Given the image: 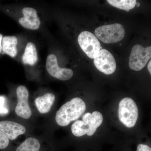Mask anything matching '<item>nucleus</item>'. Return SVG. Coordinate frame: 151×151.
Instances as JSON below:
<instances>
[{
  "label": "nucleus",
  "instance_id": "19",
  "mask_svg": "<svg viewBox=\"0 0 151 151\" xmlns=\"http://www.w3.org/2000/svg\"><path fill=\"white\" fill-rule=\"evenodd\" d=\"M137 151H151V148L147 145L139 144L137 146Z\"/></svg>",
  "mask_w": 151,
  "mask_h": 151
},
{
  "label": "nucleus",
  "instance_id": "5",
  "mask_svg": "<svg viewBox=\"0 0 151 151\" xmlns=\"http://www.w3.org/2000/svg\"><path fill=\"white\" fill-rule=\"evenodd\" d=\"M151 58V46L143 47L136 45L132 47L129 60V66L132 70L139 71L145 67Z\"/></svg>",
  "mask_w": 151,
  "mask_h": 151
},
{
  "label": "nucleus",
  "instance_id": "11",
  "mask_svg": "<svg viewBox=\"0 0 151 151\" xmlns=\"http://www.w3.org/2000/svg\"><path fill=\"white\" fill-rule=\"evenodd\" d=\"M0 130L11 140L16 139L19 135L24 134L26 131L22 125L8 121L0 122Z\"/></svg>",
  "mask_w": 151,
  "mask_h": 151
},
{
  "label": "nucleus",
  "instance_id": "3",
  "mask_svg": "<svg viewBox=\"0 0 151 151\" xmlns=\"http://www.w3.org/2000/svg\"><path fill=\"white\" fill-rule=\"evenodd\" d=\"M119 118L120 122L128 128L134 127L139 116L137 104L132 98L125 97L119 104Z\"/></svg>",
  "mask_w": 151,
  "mask_h": 151
},
{
  "label": "nucleus",
  "instance_id": "21",
  "mask_svg": "<svg viewBox=\"0 0 151 151\" xmlns=\"http://www.w3.org/2000/svg\"><path fill=\"white\" fill-rule=\"evenodd\" d=\"M147 68L149 72H150L151 75V60L149 62L148 64Z\"/></svg>",
  "mask_w": 151,
  "mask_h": 151
},
{
  "label": "nucleus",
  "instance_id": "10",
  "mask_svg": "<svg viewBox=\"0 0 151 151\" xmlns=\"http://www.w3.org/2000/svg\"><path fill=\"white\" fill-rule=\"evenodd\" d=\"M23 16L19 19V24L27 29L35 30L40 27V19L38 16L37 12L31 7H25L22 10Z\"/></svg>",
  "mask_w": 151,
  "mask_h": 151
},
{
  "label": "nucleus",
  "instance_id": "22",
  "mask_svg": "<svg viewBox=\"0 0 151 151\" xmlns=\"http://www.w3.org/2000/svg\"><path fill=\"white\" fill-rule=\"evenodd\" d=\"M136 5H137V7L139 6H140L139 3H137V4H136Z\"/></svg>",
  "mask_w": 151,
  "mask_h": 151
},
{
  "label": "nucleus",
  "instance_id": "9",
  "mask_svg": "<svg viewBox=\"0 0 151 151\" xmlns=\"http://www.w3.org/2000/svg\"><path fill=\"white\" fill-rule=\"evenodd\" d=\"M18 103L15 111L19 117L24 119L30 118L32 113L28 103L29 92L24 86H19L17 89Z\"/></svg>",
  "mask_w": 151,
  "mask_h": 151
},
{
  "label": "nucleus",
  "instance_id": "8",
  "mask_svg": "<svg viewBox=\"0 0 151 151\" xmlns=\"http://www.w3.org/2000/svg\"><path fill=\"white\" fill-rule=\"evenodd\" d=\"M46 68L51 76L62 81L69 80L73 76L71 69L59 67L57 58L54 54H50L47 58Z\"/></svg>",
  "mask_w": 151,
  "mask_h": 151
},
{
  "label": "nucleus",
  "instance_id": "17",
  "mask_svg": "<svg viewBox=\"0 0 151 151\" xmlns=\"http://www.w3.org/2000/svg\"><path fill=\"white\" fill-rule=\"evenodd\" d=\"M9 113V108L6 98L5 96H0V116H5Z\"/></svg>",
  "mask_w": 151,
  "mask_h": 151
},
{
  "label": "nucleus",
  "instance_id": "16",
  "mask_svg": "<svg viewBox=\"0 0 151 151\" xmlns=\"http://www.w3.org/2000/svg\"><path fill=\"white\" fill-rule=\"evenodd\" d=\"M107 2L111 6L127 12L134 8L137 4L136 0H108Z\"/></svg>",
  "mask_w": 151,
  "mask_h": 151
},
{
  "label": "nucleus",
  "instance_id": "13",
  "mask_svg": "<svg viewBox=\"0 0 151 151\" xmlns=\"http://www.w3.org/2000/svg\"><path fill=\"white\" fill-rule=\"evenodd\" d=\"M17 39L14 36L4 37L2 40L3 52L11 57H15L17 54Z\"/></svg>",
  "mask_w": 151,
  "mask_h": 151
},
{
  "label": "nucleus",
  "instance_id": "2",
  "mask_svg": "<svg viewBox=\"0 0 151 151\" xmlns=\"http://www.w3.org/2000/svg\"><path fill=\"white\" fill-rule=\"evenodd\" d=\"M103 122V115L100 112L94 111L92 114L87 113L82 116V121L77 120L72 124L71 132L76 137H82L86 134L92 136Z\"/></svg>",
  "mask_w": 151,
  "mask_h": 151
},
{
  "label": "nucleus",
  "instance_id": "1",
  "mask_svg": "<svg viewBox=\"0 0 151 151\" xmlns=\"http://www.w3.org/2000/svg\"><path fill=\"white\" fill-rule=\"evenodd\" d=\"M86 109L84 101L79 97H75L63 105L56 112L55 121L60 126L66 127L79 119Z\"/></svg>",
  "mask_w": 151,
  "mask_h": 151
},
{
  "label": "nucleus",
  "instance_id": "6",
  "mask_svg": "<svg viewBox=\"0 0 151 151\" xmlns=\"http://www.w3.org/2000/svg\"><path fill=\"white\" fill-rule=\"evenodd\" d=\"M78 44L89 58L94 59L99 54L102 47L99 41L92 33L83 31L78 35Z\"/></svg>",
  "mask_w": 151,
  "mask_h": 151
},
{
  "label": "nucleus",
  "instance_id": "4",
  "mask_svg": "<svg viewBox=\"0 0 151 151\" xmlns=\"http://www.w3.org/2000/svg\"><path fill=\"white\" fill-rule=\"evenodd\" d=\"M94 33L98 39L107 44L119 42L125 36L124 27L118 23L99 27L95 29Z\"/></svg>",
  "mask_w": 151,
  "mask_h": 151
},
{
  "label": "nucleus",
  "instance_id": "15",
  "mask_svg": "<svg viewBox=\"0 0 151 151\" xmlns=\"http://www.w3.org/2000/svg\"><path fill=\"white\" fill-rule=\"evenodd\" d=\"M41 145L37 139L27 138L17 148L16 151H40Z\"/></svg>",
  "mask_w": 151,
  "mask_h": 151
},
{
  "label": "nucleus",
  "instance_id": "12",
  "mask_svg": "<svg viewBox=\"0 0 151 151\" xmlns=\"http://www.w3.org/2000/svg\"><path fill=\"white\" fill-rule=\"evenodd\" d=\"M55 100V96L51 93H47L43 96L37 97L35 100V104L38 110L42 114L48 113Z\"/></svg>",
  "mask_w": 151,
  "mask_h": 151
},
{
  "label": "nucleus",
  "instance_id": "7",
  "mask_svg": "<svg viewBox=\"0 0 151 151\" xmlns=\"http://www.w3.org/2000/svg\"><path fill=\"white\" fill-rule=\"evenodd\" d=\"M95 67L98 70L107 75H110L115 72L116 63L113 55L108 50L102 49L99 54L94 59Z\"/></svg>",
  "mask_w": 151,
  "mask_h": 151
},
{
  "label": "nucleus",
  "instance_id": "18",
  "mask_svg": "<svg viewBox=\"0 0 151 151\" xmlns=\"http://www.w3.org/2000/svg\"><path fill=\"white\" fill-rule=\"evenodd\" d=\"M9 140L7 137L0 130V150H5L8 147Z\"/></svg>",
  "mask_w": 151,
  "mask_h": 151
},
{
  "label": "nucleus",
  "instance_id": "20",
  "mask_svg": "<svg viewBox=\"0 0 151 151\" xmlns=\"http://www.w3.org/2000/svg\"><path fill=\"white\" fill-rule=\"evenodd\" d=\"M3 35L0 34V53L1 52L2 50V40Z\"/></svg>",
  "mask_w": 151,
  "mask_h": 151
},
{
  "label": "nucleus",
  "instance_id": "14",
  "mask_svg": "<svg viewBox=\"0 0 151 151\" xmlns=\"http://www.w3.org/2000/svg\"><path fill=\"white\" fill-rule=\"evenodd\" d=\"M38 55L36 47L34 43L28 42L26 46L22 61L24 64L33 65L37 62Z\"/></svg>",
  "mask_w": 151,
  "mask_h": 151
}]
</instances>
